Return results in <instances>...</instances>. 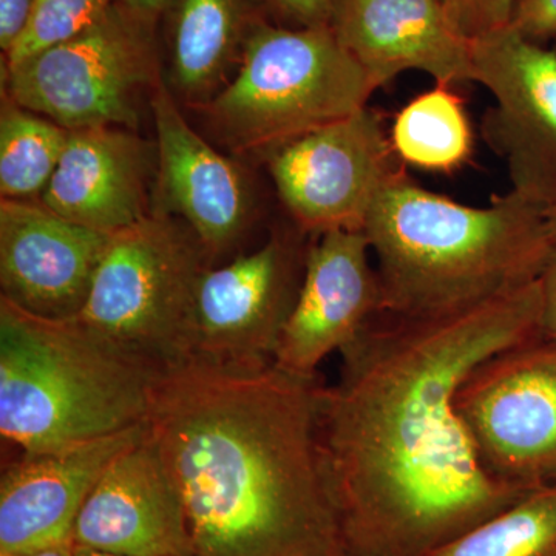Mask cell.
I'll return each mask as SVG.
<instances>
[{
	"instance_id": "32",
	"label": "cell",
	"mask_w": 556,
	"mask_h": 556,
	"mask_svg": "<svg viewBox=\"0 0 556 556\" xmlns=\"http://www.w3.org/2000/svg\"><path fill=\"white\" fill-rule=\"evenodd\" d=\"M551 217H556V212H555V214H552Z\"/></svg>"
},
{
	"instance_id": "19",
	"label": "cell",
	"mask_w": 556,
	"mask_h": 556,
	"mask_svg": "<svg viewBox=\"0 0 556 556\" xmlns=\"http://www.w3.org/2000/svg\"><path fill=\"white\" fill-rule=\"evenodd\" d=\"M260 16L251 0H175L167 87L197 110L228 86Z\"/></svg>"
},
{
	"instance_id": "31",
	"label": "cell",
	"mask_w": 556,
	"mask_h": 556,
	"mask_svg": "<svg viewBox=\"0 0 556 556\" xmlns=\"http://www.w3.org/2000/svg\"><path fill=\"white\" fill-rule=\"evenodd\" d=\"M75 556H127L118 554H109V552L94 551V548L75 546Z\"/></svg>"
},
{
	"instance_id": "13",
	"label": "cell",
	"mask_w": 556,
	"mask_h": 556,
	"mask_svg": "<svg viewBox=\"0 0 556 556\" xmlns=\"http://www.w3.org/2000/svg\"><path fill=\"white\" fill-rule=\"evenodd\" d=\"M364 230H328L306 254L294 308L278 342L274 364L316 378L331 354H342L386 313L378 268Z\"/></svg>"
},
{
	"instance_id": "30",
	"label": "cell",
	"mask_w": 556,
	"mask_h": 556,
	"mask_svg": "<svg viewBox=\"0 0 556 556\" xmlns=\"http://www.w3.org/2000/svg\"><path fill=\"white\" fill-rule=\"evenodd\" d=\"M10 556H75V544H73V541H67V543L54 544V546Z\"/></svg>"
},
{
	"instance_id": "20",
	"label": "cell",
	"mask_w": 556,
	"mask_h": 556,
	"mask_svg": "<svg viewBox=\"0 0 556 556\" xmlns=\"http://www.w3.org/2000/svg\"><path fill=\"white\" fill-rule=\"evenodd\" d=\"M391 144L399 160L420 169H459L473 150L463 101L447 86L419 94L399 112Z\"/></svg>"
},
{
	"instance_id": "27",
	"label": "cell",
	"mask_w": 556,
	"mask_h": 556,
	"mask_svg": "<svg viewBox=\"0 0 556 556\" xmlns=\"http://www.w3.org/2000/svg\"><path fill=\"white\" fill-rule=\"evenodd\" d=\"M36 0H0V49L3 58L27 30Z\"/></svg>"
},
{
	"instance_id": "10",
	"label": "cell",
	"mask_w": 556,
	"mask_h": 556,
	"mask_svg": "<svg viewBox=\"0 0 556 556\" xmlns=\"http://www.w3.org/2000/svg\"><path fill=\"white\" fill-rule=\"evenodd\" d=\"M303 236L276 233L254 252L203 270L189 356L239 368L273 364L305 273Z\"/></svg>"
},
{
	"instance_id": "9",
	"label": "cell",
	"mask_w": 556,
	"mask_h": 556,
	"mask_svg": "<svg viewBox=\"0 0 556 556\" xmlns=\"http://www.w3.org/2000/svg\"><path fill=\"white\" fill-rule=\"evenodd\" d=\"M278 199L305 233L362 230L380 190L402 170L378 113L365 108L265 156Z\"/></svg>"
},
{
	"instance_id": "16",
	"label": "cell",
	"mask_w": 556,
	"mask_h": 556,
	"mask_svg": "<svg viewBox=\"0 0 556 556\" xmlns=\"http://www.w3.org/2000/svg\"><path fill=\"white\" fill-rule=\"evenodd\" d=\"M331 27L376 90L408 70L438 86L473 80L471 39L442 0H334Z\"/></svg>"
},
{
	"instance_id": "29",
	"label": "cell",
	"mask_w": 556,
	"mask_h": 556,
	"mask_svg": "<svg viewBox=\"0 0 556 556\" xmlns=\"http://www.w3.org/2000/svg\"><path fill=\"white\" fill-rule=\"evenodd\" d=\"M121 5L126 7L131 13L142 17V20L155 25L160 14L169 5L170 0H116Z\"/></svg>"
},
{
	"instance_id": "1",
	"label": "cell",
	"mask_w": 556,
	"mask_h": 556,
	"mask_svg": "<svg viewBox=\"0 0 556 556\" xmlns=\"http://www.w3.org/2000/svg\"><path fill=\"white\" fill-rule=\"evenodd\" d=\"M540 338L536 281L444 316L383 313L340 354L317 431L351 555L426 556L532 492L486 473L456 394L485 358Z\"/></svg>"
},
{
	"instance_id": "6",
	"label": "cell",
	"mask_w": 556,
	"mask_h": 556,
	"mask_svg": "<svg viewBox=\"0 0 556 556\" xmlns=\"http://www.w3.org/2000/svg\"><path fill=\"white\" fill-rule=\"evenodd\" d=\"M212 266L181 219L152 211L112 233L78 320L161 367L190 354V320Z\"/></svg>"
},
{
	"instance_id": "8",
	"label": "cell",
	"mask_w": 556,
	"mask_h": 556,
	"mask_svg": "<svg viewBox=\"0 0 556 556\" xmlns=\"http://www.w3.org/2000/svg\"><path fill=\"white\" fill-rule=\"evenodd\" d=\"M456 408L486 473L519 489L556 485V342L485 358L457 390Z\"/></svg>"
},
{
	"instance_id": "5",
	"label": "cell",
	"mask_w": 556,
	"mask_h": 556,
	"mask_svg": "<svg viewBox=\"0 0 556 556\" xmlns=\"http://www.w3.org/2000/svg\"><path fill=\"white\" fill-rule=\"evenodd\" d=\"M375 91L331 25L285 27L260 17L232 79L197 112L232 152L266 156L367 108Z\"/></svg>"
},
{
	"instance_id": "15",
	"label": "cell",
	"mask_w": 556,
	"mask_h": 556,
	"mask_svg": "<svg viewBox=\"0 0 556 556\" xmlns=\"http://www.w3.org/2000/svg\"><path fill=\"white\" fill-rule=\"evenodd\" d=\"M72 541L127 556H192L185 503L150 437L121 453L84 501Z\"/></svg>"
},
{
	"instance_id": "14",
	"label": "cell",
	"mask_w": 556,
	"mask_h": 556,
	"mask_svg": "<svg viewBox=\"0 0 556 556\" xmlns=\"http://www.w3.org/2000/svg\"><path fill=\"white\" fill-rule=\"evenodd\" d=\"M109 239L61 217L40 200L2 199L0 299L39 317H78Z\"/></svg>"
},
{
	"instance_id": "28",
	"label": "cell",
	"mask_w": 556,
	"mask_h": 556,
	"mask_svg": "<svg viewBox=\"0 0 556 556\" xmlns=\"http://www.w3.org/2000/svg\"><path fill=\"white\" fill-rule=\"evenodd\" d=\"M551 219L554 243L540 281L541 291H543V336L544 339L556 342V217Z\"/></svg>"
},
{
	"instance_id": "11",
	"label": "cell",
	"mask_w": 556,
	"mask_h": 556,
	"mask_svg": "<svg viewBox=\"0 0 556 556\" xmlns=\"http://www.w3.org/2000/svg\"><path fill=\"white\" fill-rule=\"evenodd\" d=\"M473 80L495 97L482 138L506 163L511 190L556 212V51L510 24L471 39Z\"/></svg>"
},
{
	"instance_id": "33",
	"label": "cell",
	"mask_w": 556,
	"mask_h": 556,
	"mask_svg": "<svg viewBox=\"0 0 556 556\" xmlns=\"http://www.w3.org/2000/svg\"><path fill=\"white\" fill-rule=\"evenodd\" d=\"M442 2L447 3V2H448V0H442Z\"/></svg>"
},
{
	"instance_id": "22",
	"label": "cell",
	"mask_w": 556,
	"mask_h": 556,
	"mask_svg": "<svg viewBox=\"0 0 556 556\" xmlns=\"http://www.w3.org/2000/svg\"><path fill=\"white\" fill-rule=\"evenodd\" d=\"M426 556H556V485L532 490Z\"/></svg>"
},
{
	"instance_id": "4",
	"label": "cell",
	"mask_w": 556,
	"mask_h": 556,
	"mask_svg": "<svg viewBox=\"0 0 556 556\" xmlns=\"http://www.w3.org/2000/svg\"><path fill=\"white\" fill-rule=\"evenodd\" d=\"M163 368L78 318L0 299V434L22 455L144 426Z\"/></svg>"
},
{
	"instance_id": "26",
	"label": "cell",
	"mask_w": 556,
	"mask_h": 556,
	"mask_svg": "<svg viewBox=\"0 0 556 556\" xmlns=\"http://www.w3.org/2000/svg\"><path fill=\"white\" fill-rule=\"evenodd\" d=\"M277 16L292 27L331 25L334 0H263Z\"/></svg>"
},
{
	"instance_id": "23",
	"label": "cell",
	"mask_w": 556,
	"mask_h": 556,
	"mask_svg": "<svg viewBox=\"0 0 556 556\" xmlns=\"http://www.w3.org/2000/svg\"><path fill=\"white\" fill-rule=\"evenodd\" d=\"M115 0H36L27 30L3 58V65L20 64L54 43L72 38L100 21Z\"/></svg>"
},
{
	"instance_id": "12",
	"label": "cell",
	"mask_w": 556,
	"mask_h": 556,
	"mask_svg": "<svg viewBox=\"0 0 556 556\" xmlns=\"http://www.w3.org/2000/svg\"><path fill=\"white\" fill-rule=\"evenodd\" d=\"M149 105L156 137L153 211L181 219L214 266L254 223L257 200L251 177L192 129L163 78Z\"/></svg>"
},
{
	"instance_id": "25",
	"label": "cell",
	"mask_w": 556,
	"mask_h": 556,
	"mask_svg": "<svg viewBox=\"0 0 556 556\" xmlns=\"http://www.w3.org/2000/svg\"><path fill=\"white\" fill-rule=\"evenodd\" d=\"M508 24L533 42L556 38V0H515Z\"/></svg>"
},
{
	"instance_id": "3",
	"label": "cell",
	"mask_w": 556,
	"mask_h": 556,
	"mask_svg": "<svg viewBox=\"0 0 556 556\" xmlns=\"http://www.w3.org/2000/svg\"><path fill=\"white\" fill-rule=\"evenodd\" d=\"M362 230L386 313L402 317L444 316L536 283L554 243L546 208L514 190L471 207L420 188L404 169Z\"/></svg>"
},
{
	"instance_id": "2",
	"label": "cell",
	"mask_w": 556,
	"mask_h": 556,
	"mask_svg": "<svg viewBox=\"0 0 556 556\" xmlns=\"http://www.w3.org/2000/svg\"><path fill=\"white\" fill-rule=\"evenodd\" d=\"M318 378L189 356L161 369L148 426L192 556H353L318 442Z\"/></svg>"
},
{
	"instance_id": "7",
	"label": "cell",
	"mask_w": 556,
	"mask_h": 556,
	"mask_svg": "<svg viewBox=\"0 0 556 556\" xmlns=\"http://www.w3.org/2000/svg\"><path fill=\"white\" fill-rule=\"evenodd\" d=\"M155 25L113 3L86 30L7 67V93L70 131L137 130L141 98L163 78Z\"/></svg>"
},
{
	"instance_id": "18",
	"label": "cell",
	"mask_w": 556,
	"mask_h": 556,
	"mask_svg": "<svg viewBox=\"0 0 556 556\" xmlns=\"http://www.w3.org/2000/svg\"><path fill=\"white\" fill-rule=\"evenodd\" d=\"M156 146L126 127L70 131L67 148L40 201L68 222L119 232L153 211Z\"/></svg>"
},
{
	"instance_id": "21",
	"label": "cell",
	"mask_w": 556,
	"mask_h": 556,
	"mask_svg": "<svg viewBox=\"0 0 556 556\" xmlns=\"http://www.w3.org/2000/svg\"><path fill=\"white\" fill-rule=\"evenodd\" d=\"M70 130L3 93L0 109V193L40 200L60 166Z\"/></svg>"
},
{
	"instance_id": "17",
	"label": "cell",
	"mask_w": 556,
	"mask_h": 556,
	"mask_svg": "<svg viewBox=\"0 0 556 556\" xmlns=\"http://www.w3.org/2000/svg\"><path fill=\"white\" fill-rule=\"evenodd\" d=\"M146 431L148 424L14 460L0 481V556L72 541L80 507L98 479Z\"/></svg>"
},
{
	"instance_id": "24",
	"label": "cell",
	"mask_w": 556,
	"mask_h": 556,
	"mask_svg": "<svg viewBox=\"0 0 556 556\" xmlns=\"http://www.w3.org/2000/svg\"><path fill=\"white\" fill-rule=\"evenodd\" d=\"M515 0H448L450 17L468 39L510 22Z\"/></svg>"
}]
</instances>
